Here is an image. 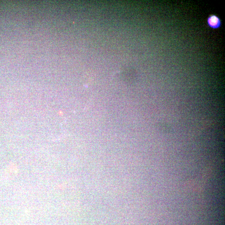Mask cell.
Segmentation results:
<instances>
[{"instance_id":"6da1fadb","label":"cell","mask_w":225,"mask_h":225,"mask_svg":"<svg viewBox=\"0 0 225 225\" xmlns=\"http://www.w3.org/2000/svg\"><path fill=\"white\" fill-rule=\"evenodd\" d=\"M208 23L210 27L212 28H216L220 26V21L217 17L212 16L208 19Z\"/></svg>"}]
</instances>
